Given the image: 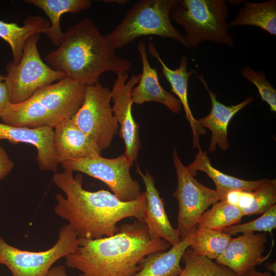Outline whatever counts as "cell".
Here are the masks:
<instances>
[{
    "mask_svg": "<svg viewBox=\"0 0 276 276\" xmlns=\"http://www.w3.org/2000/svg\"><path fill=\"white\" fill-rule=\"evenodd\" d=\"M52 180L65 195L56 194L55 213L67 221L78 238L110 237L119 231L117 224L122 219L133 217L143 220L146 206L145 192L136 200L124 201L106 190H86L82 186V176L74 177L72 172L65 170L55 173Z\"/></svg>",
    "mask_w": 276,
    "mask_h": 276,
    "instance_id": "6da1fadb",
    "label": "cell"
},
{
    "mask_svg": "<svg viewBox=\"0 0 276 276\" xmlns=\"http://www.w3.org/2000/svg\"><path fill=\"white\" fill-rule=\"evenodd\" d=\"M119 228L110 237L78 238L77 249L64 257L65 266L79 271V276H134L146 256L170 246L162 239L151 238L142 221L136 219Z\"/></svg>",
    "mask_w": 276,
    "mask_h": 276,
    "instance_id": "7a4b0ae2",
    "label": "cell"
},
{
    "mask_svg": "<svg viewBox=\"0 0 276 276\" xmlns=\"http://www.w3.org/2000/svg\"><path fill=\"white\" fill-rule=\"evenodd\" d=\"M44 59L53 69L86 86L98 82L103 73L118 75L131 67V62L116 53L106 35L88 18L71 26L60 45Z\"/></svg>",
    "mask_w": 276,
    "mask_h": 276,
    "instance_id": "3957f363",
    "label": "cell"
},
{
    "mask_svg": "<svg viewBox=\"0 0 276 276\" xmlns=\"http://www.w3.org/2000/svg\"><path fill=\"white\" fill-rule=\"evenodd\" d=\"M86 86L65 77L45 86L25 101L10 103L5 109V123L14 127L53 128L72 118L82 106Z\"/></svg>",
    "mask_w": 276,
    "mask_h": 276,
    "instance_id": "277c9868",
    "label": "cell"
},
{
    "mask_svg": "<svg viewBox=\"0 0 276 276\" xmlns=\"http://www.w3.org/2000/svg\"><path fill=\"white\" fill-rule=\"evenodd\" d=\"M228 12L225 0H178L170 17L183 26L188 48H197L206 40L234 48V37L228 33Z\"/></svg>",
    "mask_w": 276,
    "mask_h": 276,
    "instance_id": "5b68a950",
    "label": "cell"
},
{
    "mask_svg": "<svg viewBox=\"0 0 276 276\" xmlns=\"http://www.w3.org/2000/svg\"><path fill=\"white\" fill-rule=\"evenodd\" d=\"M177 1H136L116 28L105 35L107 38L115 49L124 47L137 37L148 35L171 38L187 48L184 35L171 21V11Z\"/></svg>",
    "mask_w": 276,
    "mask_h": 276,
    "instance_id": "8992f818",
    "label": "cell"
},
{
    "mask_svg": "<svg viewBox=\"0 0 276 276\" xmlns=\"http://www.w3.org/2000/svg\"><path fill=\"white\" fill-rule=\"evenodd\" d=\"M40 34L32 35L26 41L21 59L15 64L9 62L4 82L7 87L10 103L18 104L30 98L40 88L66 77L44 63L37 49Z\"/></svg>",
    "mask_w": 276,
    "mask_h": 276,
    "instance_id": "52a82bcc",
    "label": "cell"
},
{
    "mask_svg": "<svg viewBox=\"0 0 276 276\" xmlns=\"http://www.w3.org/2000/svg\"><path fill=\"white\" fill-rule=\"evenodd\" d=\"M78 244L77 235L68 224L59 228L53 246L43 251L20 249L0 236V265L7 267L12 276H45L56 262L74 252Z\"/></svg>",
    "mask_w": 276,
    "mask_h": 276,
    "instance_id": "ba28073f",
    "label": "cell"
},
{
    "mask_svg": "<svg viewBox=\"0 0 276 276\" xmlns=\"http://www.w3.org/2000/svg\"><path fill=\"white\" fill-rule=\"evenodd\" d=\"M111 100V91L99 82L87 86L83 104L72 118L95 142L101 152L110 146L119 129Z\"/></svg>",
    "mask_w": 276,
    "mask_h": 276,
    "instance_id": "9c48e42d",
    "label": "cell"
},
{
    "mask_svg": "<svg viewBox=\"0 0 276 276\" xmlns=\"http://www.w3.org/2000/svg\"><path fill=\"white\" fill-rule=\"evenodd\" d=\"M132 165L124 154L113 158L97 154L61 164L64 170L80 172L102 181L124 201L136 200L142 193L139 182L131 176Z\"/></svg>",
    "mask_w": 276,
    "mask_h": 276,
    "instance_id": "30bf717a",
    "label": "cell"
},
{
    "mask_svg": "<svg viewBox=\"0 0 276 276\" xmlns=\"http://www.w3.org/2000/svg\"><path fill=\"white\" fill-rule=\"evenodd\" d=\"M177 185L173 195L178 204L177 230L180 239L185 238L197 224L207 209L219 201L215 190L199 182L180 159L176 148L173 152Z\"/></svg>",
    "mask_w": 276,
    "mask_h": 276,
    "instance_id": "8fae6325",
    "label": "cell"
},
{
    "mask_svg": "<svg viewBox=\"0 0 276 276\" xmlns=\"http://www.w3.org/2000/svg\"><path fill=\"white\" fill-rule=\"evenodd\" d=\"M111 90V98L113 104V115L120 126V135L125 146L124 154L133 164L136 159L141 142L139 135V124L132 114L131 91L141 77V74L132 75L127 80V72L117 75Z\"/></svg>",
    "mask_w": 276,
    "mask_h": 276,
    "instance_id": "7c38bea8",
    "label": "cell"
},
{
    "mask_svg": "<svg viewBox=\"0 0 276 276\" xmlns=\"http://www.w3.org/2000/svg\"><path fill=\"white\" fill-rule=\"evenodd\" d=\"M266 233H247L231 238L223 253L215 260L238 276H243L269 258L272 251L263 256Z\"/></svg>",
    "mask_w": 276,
    "mask_h": 276,
    "instance_id": "4fadbf2b",
    "label": "cell"
},
{
    "mask_svg": "<svg viewBox=\"0 0 276 276\" xmlns=\"http://www.w3.org/2000/svg\"><path fill=\"white\" fill-rule=\"evenodd\" d=\"M136 171L142 178L145 187L146 206L143 221L146 224L149 236L152 239H162L172 246L181 239L176 228L171 224L165 209V203L155 186L154 179L146 170L142 172L138 165Z\"/></svg>",
    "mask_w": 276,
    "mask_h": 276,
    "instance_id": "5bb4252c",
    "label": "cell"
},
{
    "mask_svg": "<svg viewBox=\"0 0 276 276\" xmlns=\"http://www.w3.org/2000/svg\"><path fill=\"white\" fill-rule=\"evenodd\" d=\"M53 135V128L50 127H13L0 122V140H6L14 144L27 143L35 147L39 168L56 173L59 164L54 148Z\"/></svg>",
    "mask_w": 276,
    "mask_h": 276,
    "instance_id": "9a60e30c",
    "label": "cell"
},
{
    "mask_svg": "<svg viewBox=\"0 0 276 276\" xmlns=\"http://www.w3.org/2000/svg\"><path fill=\"white\" fill-rule=\"evenodd\" d=\"M53 145L58 164L101 154L95 142L72 118L59 122L53 128Z\"/></svg>",
    "mask_w": 276,
    "mask_h": 276,
    "instance_id": "2e32d148",
    "label": "cell"
},
{
    "mask_svg": "<svg viewBox=\"0 0 276 276\" xmlns=\"http://www.w3.org/2000/svg\"><path fill=\"white\" fill-rule=\"evenodd\" d=\"M137 49L142 60V73L138 84L131 91L133 104L140 105L147 102H155L178 113L182 105L178 99L161 86L156 68L152 67L149 63L145 43L140 41Z\"/></svg>",
    "mask_w": 276,
    "mask_h": 276,
    "instance_id": "e0dca14e",
    "label": "cell"
},
{
    "mask_svg": "<svg viewBox=\"0 0 276 276\" xmlns=\"http://www.w3.org/2000/svg\"><path fill=\"white\" fill-rule=\"evenodd\" d=\"M147 47L150 56L156 58L160 64L163 75L169 82L171 91L177 96L183 106L186 118L192 131L193 148H198L200 146L199 136L205 134L206 130L199 125L197 120L194 118L188 102V82L190 76L195 73V71H188V57L186 56L181 57L179 67L173 70L165 63L152 42H149Z\"/></svg>",
    "mask_w": 276,
    "mask_h": 276,
    "instance_id": "ac0fdd59",
    "label": "cell"
},
{
    "mask_svg": "<svg viewBox=\"0 0 276 276\" xmlns=\"http://www.w3.org/2000/svg\"><path fill=\"white\" fill-rule=\"evenodd\" d=\"M197 77L206 88L212 103L210 113L197 120L198 122L201 127L207 128L212 132L209 150L214 152L218 146L221 150L225 151L229 147L227 127L230 121L238 111L250 104L254 98L249 97L239 104L226 106L218 101L216 94L209 89L202 75Z\"/></svg>",
    "mask_w": 276,
    "mask_h": 276,
    "instance_id": "d6986e66",
    "label": "cell"
},
{
    "mask_svg": "<svg viewBox=\"0 0 276 276\" xmlns=\"http://www.w3.org/2000/svg\"><path fill=\"white\" fill-rule=\"evenodd\" d=\"M195 227L167 251L154 252L146 256L141 261L140 269L134 276H177L179 274L182 269L180 261L185 250L190 246Z\"/></svg>",
    "mask_w": 276,
    "mask_h": 276,
    "instance_id": "ffe728a7",
    "label": "cell"
},
{
    "mask_svg": "<svg viewBox=\"0 0 276 276\" xmlns=\"http://www.w3.org/2000/svg\"><path fill=\"white\" fill-rule=\"evenodd\" d=\"M194 160L190 165L186 166L190 174L194 176L197 171L205 172L214 181L219 201L223 195L231 190L254 191L264 184L268 178L257 180H246L224 174L215 169L211 163L206 151H202L200 146Z\"/></svg>",
    "mask_w": 276,
    "mask_h": 276,
    "instance_id": "44dd1931",
    "label": "cell"
},
{
    "mask_svg": "<svg viewBox=\"0 0 276 276\" xmlns=\"http://www.w3.org/2000/svg\"><path fill=\"white\" fill-rule=\"evenodd\" d=\"M49 27L50 23L47 19L40 16L28 15L22 26L0 20V37L11 48L12 62L16 64L20 62L24 44L29 37L36 33L46 34Z\"/></svg>",
    "mask_w": 276,
    "mask_h": 276,
    "instance_id": "7402d4cb",
    "label": "cell"
},
{
    "mask_svg": "<svg viewBox=\"0 0 276 276\" xmlns=\"http://www.w3.org/2000/svg\"><path fill=\"white\" fill-rule=\"evenodd\" d=\"M25 2L41 9L49 18L51 26L45 35L57 47L60 45L64 36L60 25L61 16L66 13L76 14L88 9L92 5L90 0H27Z\"/></svg>",
    "mask_w": 276,
    "mask_h": 276,
    "instance_id": "603a6c76",
    "label": "cell"
},
{
    "mask_svg": "<svg viewBox=\"0 0 276 276\" xmlns=\"http://www.w3.org/2000/svg\"><path fill=\"white\" fill-rule=\"evenodd\" d=\"M241 7L229 26L243 25L259 27L272 35H276V1L260 3L243 1Z\"/></svg>",
    "mask_w": 276,
    "mask_h": 276,
    "instance_id": "cb8c5ba5",
    "label": "cell"
},
{
    "mask_svg": "<svg viewBox=\"0 0 276 276\" xmlns=\"http://www.w3.org/2000/svg\"><path fill=\"white\" fill-rule=\"evenodd\" d=\"M232 237L221 231L196 226L190 247L197 255L216 260L223 253Z\"/></svg>",
    "mask_w": 276,
    "mask_h": 276,
    "instance_id": "d4e9b609",
    "label": "cell"
},
{
    "mask_svg": "<svg viewBox=\"0 0 276 276\" xmlns=\"http://www.w3.org/2000/svg\"><path fill=\"white\" fill-rule=\"evenodd\" d=\"M243 216L238 206L225 201H218L204 212L196 226L221 231L224 228L239 224Z\"/></svg>",
    "mask_w": 276,
    "mask_h": 276,
    "instance_id": "484cf974",
    "label": "cell"
},
{
    "mask_svg": "<svg viewBox=\"0 0 276 276\" xmlns=\"http://www.w3.org/2000/svg\"><path fill=\"white\" fill-rule=\"evenodd\" d=\"M181 260L185 267L177 276H238L226 267L196 255L190 247L184 252Z\"/></svg>",
    "mask_w": 276,
    "mask_h": 276,
    "instance_id": "4316f807",
    "label": "cell"
},
{
    "mask_svg": "<svg viewBox=\"0 0 276 276\" xmlns=\"http://www.w3.org/2000/svg\"><path fill=\"white\" fill-rule=\"evenodd\" d=\"M253 201L251 205L241 210L244 216L261 214L276 203V179H268L259 188L252 191Z\"/></svg>",
    "mask_w": 276,
    "mask_h": 276,
    "instance_id": "83f0119b",
    "label": "cell"
},
{
    "mask_svg": "<svg viewBox=\"0 0 276 276\" xmlns=\"http://www.w3.org/2000/svg\"><path fill=\"white\" fill-rule=\"evenodd\" d=\"M276 227V204L263 213L261 216L251 221L233 225L223 229L221 232L231 236L238 233L244 234L264 232L271 233Z\"/></svg>",
    "mask_w": 276,
    "mask_h": 276,
    "instance_id": "f1b7e54d",
    "label": "cell"
},
{
    "mask_svg": "<svg viewBox=\"0 0 276 276\" xmlns=\"http://www.w3.org/2000/svg\"><path fill=\"white\" fill-rule=\"evenodd\" d=\"M245 79L253 83L257 88L262 99L266 102L272 111H276V90L267 80L263 71L257 72L246 66L241 71Z\"/></svg>",
    "mask_w": 276,
    "mask_h": 276,
    "instance_id": "f546056e",
    "label": "cell"
},
{
    "mask_svg": "<svg viewBox=\"0 0 276 276\" xmlns=\"http://www.w3.org/2000/svg\"><path fill=\"white\" fill-rule=\"evenodd\" d=\"M14 167V163L0 145V180L6 177Z\"/></svg>",
    "mask_w": 276,
    "mask_h": 276,
    "instance_id": "4dcf8cb0",
    "label": "cell"
},
{
    "mask_svg": "<svg viewBox=\"0 0 276 276\" xmlns=\"http://www.w3.org/2000/svg\"><path fill=\"white\" fill-rule=\"evenodd\" d=\"M252 191L241 190L237 206L241 210L249 207L253 201Z\"/></svg>",
    "mask_w": 276,
    "mask_h": 276,
    "instance_id": "1f68e13d",
    "label": "cell"
},
{
    "mask_svg": "<svg viewBox=\"0 0 276 276\" xmlns=\"http://www.w3.org/2000/svg\"><path fill=\"white\" fill-rule=\"evenodd\" d=\"M10 103L9 93L4 82L0 84V114Z\"/></svg>",
    "mask_w": 276,
    "mask_h": 276,
    "instance_id": "d6a6232c",
    "label": "cell"
},
{
    "mask_svg": "<svg viewBox=\"0 0 276 276\" xmlns=\"http://www.w3.org/2000/svg\"><path fill=\"white\" fill-rule=\"evenodd\" d=\"M45 276H67L64 266L62 265L52 267Z\"/></svg>",
    "mask_w": 276,
    "mask_h": 276,
    "instance_id": "836d02e7",
    "label": "cell"
},
{
    "mask_svg": "<svg viewBox=\"0 0 276 276\" xmlns=\"http://www.w3.org/2000/svg\"><path fill=\"white\" fill-rule=\"evenodd\" d=\"M243 276H275V275H272L271 273L268 271H266L263 272L258 271L256 270V268H255L249 271Z\"/></svg>",
    "mask_w": 276,
    "mask_h": 276,
    "instance_id": "e575fe53",
    "label": "cell"
},
{
    "mask_svg": "<svg viewBox=\"0 0 276 276\" xmlns=\"http://www.w3.org/2000/svg\"><path fill=\"white\" fill-rule=\"evenodd\" d=\"M265 268L267 269V271L271 272H273L274 275L276 273V263L275 262L272 263H267L265 264Z\"/></svg>",
    "mask_w": 276,
    "mask_h": 276,
    "instance_id": "d590c367",
    "label": "cell"
},
{
    "mask_svg": "<svg viewBox=\"0 0 276 276\" xmlns=\"http://www.w3.org/2000/svg\"><path fill=\"white\" fill-rule=\"evenodd\" d=\"M103 2L107 3H114L120 5H124L126 4L128 1L126 0H109V1H103Z\"/></svg>",
    "mask_w": 276,
    "mask_h": 276,
    "instance_id": "8d00e7d4",
    "label": "cell"
},
{
    "mask_svg": "<svg viewBox=\"0 0 276 276\" xmlns=\"http://www.w3.org/2000/svg\"><path fill=\"white\" fill-rule=\"evenodd\" d=\"M5 78V76H4L0 73V84L4 81Z\"/></svg>",
    "mask_w": 276,
    "mask_h": 276,
    "instance_id": "74e56055",
    "label": "cell"
}]
</instances>
